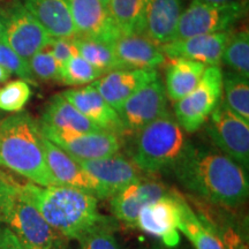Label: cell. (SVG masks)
<instances>
[{"mask_svg":"<svg viewBox=\"0 0 249 249\" xmlns=\"http://www.w3.org/2000/svg\"><path fill=\"white\" fill-rule=\"evenodd\" d=\"M2 186H4V178L0 177V198H1V192H2Z\"/></svg>","mask_w":249,"mask_h":249,"instance_id":"41","label":"cell"},{"mask_svg":"<svg viewBox=\"0 0 249 249\" xmlns=\"http://www.w3.org/2000/svg\"><path fill=\"white\" fill-rule=\"evenodd\" d=\"M181 13V0H147L142 35L160 46L166 44L176 37Z\"/></svg>","mask_w":249,"mask_h":249,"instance_id":"21","label":"cell"},{"mask_svg":"<svg viewBox=\"0 0 249 249\" xmlns=\"http://www.w3.org/2000/svg\"><path fill=\"white\" fill-rule=\"evenodd\" d=\"M173 172L187 191L211 204L234 209L248 198L247 173L220 151L188 147Z\"/></svg>","mask_w":249,"mask_h":249,"instance_id":"1","label":"cell"},{"mask_svg":"<svg viewBox=\"0 0 249 249\" xmlns=\"http://www.w3.org/2000/svg\"><path fill=\"white\" fill-rule=\"evenodd\" d=\"M21 5L36 18L52 38L77 37L71 15L65 0H21Z\"/></svg>","mask_w":249,"mask_h":249,"instance_id":"22","label":"cell"},{"mask_svg":"<svg viewBox=\"0 0 249 249\" xmlns=\"http://www.w3.org/2000/svg\"><path fill=\"white\" fill-rule=\"evenodd\" d=\"M207 133L220 152L247 171L249 166V123L220 101L208 119Z\"/></svg>","mask_w":249,"mask_h":249,"instance_id":"8","label":"cell"},{"mask_svg":"<svg viewBox=\"0 0 249 249\" xmlns=\"http://www.w3.org/2000/svg\"><path fill=\"white\" fill-rule=\"evenodd\" d=\"M120 70L156 68L165 64L160 46L142 34L123 35L112 45Z\"/></svg>","mask_w":249,"mask_h":249,"instance_id":"20","label":"cell"},{"mask_svg":"<svg viewBox=\"0 0 249 249\" xmlns=\"http://www.w3.org/2000/svg\"><path fill=\"white\" fill-rule=\"evenodd\" d=\"M40 133L77 160H101L120 151L119 135L111 132L77 133L54 130L39 126Z\"/></svg>","mask_w":249,"mask_h":249,"instance_id":"9","label":"cell"},{"mask_svg":"<svg viewBox=\"0 0 249 249\" xmlns=\"http://www.w3.org/2000/svg\"><path fill=\"white\" fill-rule=\"evenodd\" d=\"M0 249H33L17 238L7 226L0 223Z\"/></svg>","mask_w":249,"mask_h":249,"instance_id":"37","label":"cell"},{"mask_svg":"<svg viewBox=\"0 0 249 249\" xmlns=\"http://www.w3.org/2000/svg\"><path fill=\"white\" fill-rule=\"evenodd\" d=\"M76 241L79 242L77 249H121L110 227V222L95 226Z\"/></svg>","mask_w":249,"mask_h":249,"instance_id":"32","label":"cell"},{"mask_svg":"<svg viewBox=\"0 0 249 249\" xmlns=\"http://www.w3.org/2000/svg\"><path fill=\"white\" fill-rule=\"evenodd\" d=\"M147 0H110L107 8L121 35L142 34Z\"/></svg>","mask_w":249,"mask_h":249,"instance_id":"26","label":"cell"},{"mask_svg":"<svg viewBox=\"0 0 249 249\" xmlns=\"http://www.w3.org/2000/svg\"><path fill=\"white\" fill-rule=\"evenodd\" d=\"M39 126L65 132H104L76 110L61 93L52 96L45 105Z\"/></svg>","mask_w":249,"mask_h":249,"instance_id":"23","label":"cell"},{"mask_svg":"<svg viewBox=\"0 0 249 249\" xmlns=\"http://www.w3.org/2000/svg\"><path fill=\"white\" fill-rule=\"evenodd\" d=\"M189 147L185 130L169 111L138 133L132 160L142 172L173 170Z\"/></svg>","mask_w":249,"mask_h":249,"instance_id":"4","label":"cell"},{"mask_svg":"<svg viewBox=\"0 0 249 249\" xmlns=\"http://www.w3.org/2000/svg\"><path fill=\"white\" fill-rule=\"evenodd\" d=\"M33 95L29 83L18 79L0 88V110L11 113L22 112Z\"/></svg>","mask_w":249,"mask_h":249,"instance_id":"31","label":"cell"},{"mask_svg":"<svg viewBox=\"0 0 249 249\" xmlns=\"http://www.w3.org/2000/svg\"><path fill=\"white\" fill-rule=\"evenodd\" d=\"M158 77V71L156 68L116 70L103 74L91 85L118 112L130 96Z\"/></svg>","mask_w":249,"mask_h":249,"instance_id":"15","label":"cell"},{"mask_svg":"<svg viewBox=\"0 0 249 249\" xmlns=\"http://www.w3.org/2000/svg\"><path fill=\"white\" fill-rule=\"evenodd\" d=\"M222 62L231 71L249 79V33L247 29L231 33L224 49Z\"/></svg>","mask_w":249,"mask_h":249,"instance_id":"29","label":"cell"},{"mask_svg":"<svg viewBox=\"0 0 249 249\" xmlns=\"http://www.w3.org/2000/svg\"><path fill=\"white\" fill-rule=\"evenodd\" d=\"M73 42L81 57L101 71L103 74L120 70L111 44L83 37H75L73 38Z\"/></svg>","mask_w":249,"mask_h":249,"instance_id":"28","label":"cell"},{"mask_svg":"<svg viewBox=\"0 0 249 249\" xmlns=\"http://www.w3.org/2000/svg\"><path fill=\"white\" fill-rule=\"evenodd\" d=\"M170 191L161 182L140 180L127 186L111 197V213L129 227H136L140 211L143 207L166 195Z\"/></svg>","mask_w":249,"mask_h":249,"instance_id":"18","label":"cell"},{"mask_svg":"<svg viewBox=\"0 0 249 249\" xmlns=\"http://www.w3.org/2000/svg\"><path fill=\"white\" fill-rule=\"evenodd\" d=\"M205 2H213V4H225V2H231L234 0H202Z\"/></svg>","mask_w":249,"mask_h":249,"instance_id":"40","label":"cell"},{"mask_svg":"<svg viewBox=\"0 0 249 249\" xmlns=\"http://www.w3.org/2000/svg\"><path fill=\"white\" fill-rule=\"evenodd\" d=\"M103 75L101 71L90 65L80 54L71 58L60 66L59 81L62 85L71 87L85 86L92 83Z\"/></svg>","mask_w":249,"mask_h":249,"instance_id":"30","label":"cell"},{"mask_svg":"<svg viewBox=\"0 0 249 249\" xmlns=\"http://www.w3.org/2000/svg\"><path fill=\"white\" fill-rule=\"evenodd\" d=\"M207 66L186 58H172L165 71V91L170 101L182 99L200 82Z\"/></svg>","mask_w":249,"mask_h":249,"instance_id":"24","label":"cell"},{"mask_svg":"<svg viewBox=\"0 0 249 249\" xmlns=\"http://www.w3.org/2000/svg\"><path fill=\"white\" fill-rule=\"evenodd\" d=\"M53 55L58 64L64 65L71 58L79 54L76 46L74 45L73 39L70 38H53L51 43L46 46Z\"/></svg>","mask_w":249,"mask_h":249,"instance_id":"35","label":"cell"},{"mask_svg":"<svg viewBox=\"0 0 249 249\" xmlns=\"http://www.w3.org/2000/svg\"><path fill=\"white\" fill-rule=\"evenodd\" d=\"M77 161L87 172L101 182L107 198H111L127 186L142 180V171L133 160H127L123 155H119V152L101 160Z\"/></svg>","mask_w":249,"mask_h":249,"instance_id":"16","label":"cell"},{"mask_svg":"<svg viewBox=\"0 0 249 249\" xmlns=\"http://www.w3.org/2000/svg\"><path fill=\"white\" fill-rule=\"evenodd\" d=\"M5 21L4 42L27 61L53 39L22 5L14 6Z\"/></svg>","mask_w":249,"mask_h":249,"instance_id":"11","label":"cell"},{"mask_svg":"<svg viewBox=\"0 0 249 249\" xmlns=\"http://www.w3.org/2000/svg\"><path fill=\"white\" fill-rule=\"evenodd\" d=\"M180 201L181 196L169 192L147 204L140 211L136 227L147 234L160 239L167 247H177L180 242Z\"/></svg>","mask_w":249,"mask_h":249,"instance_id":"12","label":"cell"},{"mask_svg":"<svg viewBox=\"0 0 249 249\" xmlns=\"http://www.w3.org/2000/svg\"><path fill=\"white\" fill-rule=\"evenodd\" d=\"M223 96V71L219 66L205 68L200 82L188 95L174 104V118L187 133H195L205 124Z\"/></svg>","mask_w":249,"mask_h":249,"instance_id":"7","label":"cell"},{"mask_svg":"<svg viewBox=\"0 0 249 249\" xmlns=\"http://www.w3.org/2000/svg\"><path fill=\"white\" fill-rule=\"evenodd\" d=\"M222 101L233 113L249 123V79L231 71L223 73Z\"/></svg>","mask_w":249,"mask_h":249,"instance_id":"27","label":"cell"},{"mask_svg":"<svg viewBox=\"0 0 249 249\" xmlns=\"http://www.w3.org/2000/svg\"><path fill=\"white\" fill-rule=\"evenodd\" d=\"M231 31L193 36L188 38L174 39L160 45L165 57L186 58L201 62L205 66H219L222 64L223 52Z\"/></svg>","mask_w":249,"mask_h":249,"instance_id":"17","label":"cell"},{"mask_svg":"<svg viewBox=\"0 0 249 249\" xmlns=\"http://www.w3.org/2000/svg\"><path fill=\"white\" fill-rule=\"evenodd\" d=\"M12 74L9 73V71L6 70V68L0 66V83H4L6 82L9 79V76H11Z\"/></svg>","mask_w":249,"mask_h":249,"instance_id":"38","label":"cell"},{"mask_svg":"<svg viewBox=\"0 0 249 249\" xmlns=\"http://www.w3.org/2000/svg\"><path fill=\"white\" fill-rule=\"evenodd\" d=\"M99 1H101L103 5H104V6H107V5H108V1H110V0H99Z\"/></svg>","mask_w":249,"mask_h":249,"instance_id":"42","label":"cell"},{"mask_svg":"<svg viewBox=\"0 0 249 249\" xmlns=\"http://www.w3.org/2000/svg\"><path fill=\"white\" fill-rule=\"evenodd\" d=\"M5 15L0 14V42L4 40V34H5Z\"/></svg>","mask_w":249,"mask_h":249,"instance_id":"39","label":"cell"},{"mask_svg":"<svg viewBox=\"0 0 249 249\" xmlns=\"http://www.w3.org/2000/svg\"><path fill=\"white\" fill-rule=\"evenodd\" d=\"M28 65L35 79L42 81H59L60 65L58 64L48 48L33 55L28 60Z\"/></svg>","mask_w":249,"mask_h":249,"instance_id":"33","label":"cell"},{"mask_svg":"<svg viewBox=\"0 0 249 249\" xmlns=\"http://www.w3.org/2000/svg\"><path fill=\"white\" fill-rule=\"evenodd\" d=\"M0 223L30 248L65 249L64 238L46 223L18 183L5 179L0 198Z\"/></svg>","mask_w":249,"mask_h":249,"instance_id":"5","label":"cell"},{"mask_svg":"<svg viewBox=\"0 0 249 249\" xmlns=\"http://www.w3.org/2000/svg\"><path fill=\"white\" fill-rule=\"evenodd\" d=\"M42 142L46 164L57 186L79 189L93 195L97 200L107 198L101 182L87 172L75 158L65 152L54 143L49 141L44 136Z\"/></svg>","mask_w":249,"mask_h":249,"instance_id":"13","label":"cell"},{"mask_svg":"<svg viewBox=\"0 0 249 249\" xmlns=\"http://www.w3.org/2000/svg\"><path fill=\"white\" fill-rule=\"evenodd\" d=\"M39 124L27 112L0 121V166L35 185L57 186L45 160Z\"/></svg>","mask_w":249,"mask_h":249,"instance_id":"3","label":"cell"},{"mask_svg":"<svg viewBox=\"0 0 249 249\" xmlns=\"http://www.w3.org/2000/svg\"><path fill=\"white\" fill-rule=\"evenodd\" d=\"M178 231L191 241L195 249H223L222 241L214 226L208 220L201 219L182 197L180 201Z\"/></svg>","mask_w":249,"mask_h":249,"instance_id":"25","label":"cell"},{"mask_svg":"<svg viewBox=\"0 0 249 249\" xmlns=\"http://www.w3.org/2000/svg\"><path fill=\"white\" fill-rule=\"evenodd\" d=\"M70 8L71 20L77 31V37L113 43L121 35L112 20L107 6L99 0H65Z\"/></svg>","mask_w":249,"mask_h":249,"instance_id":"14","label":"cell"},{"mask_svg":"<svg viewBox=\"0 0 249 249\" xmlns=\"http://www.w3.org/2000/svg\"><path fill=\"white\" fill-rule=\"evenodd\" d=\"M217 233L222 241L223 249H248L247 241L233 226L224 225Z\"/></svg>","mask_w":249,"mask_h":249,"instance_id":"36","label":"cell"},{"mask_svg":"<svg viewBox=\"0 0 249 249\" xmlns=\"http://www.w3.org/2000/svg\"><path fill=\"white\" fill-rule=\"evenodd\" d=\"M246 11L247 6L240 0L225 4L192 0L180 15L174 39L229 31L244 17Z\"/></svg>","mask_w":249,"mask_h":249,"instance_id":"6","label":"cell"},{"mask_svg":"<svg viewBox=\"0 0 249 249\" xmlns=\"http://www.w3.org/2000/svg\"><path fill=\"white\" fill-rule=\"evenodd\" d=\"M165 87L160 77L139 89L124 103L118 111L124 127V133L138 134L167 112Z\"/></svg>","mask_w":249,"mask_h":249,"instance_id":"10","label":"cell"},{"mask_svg":"<svg viewBox=\"0 0 249 249\" xmlns=\"http://www.w3.org/2000/svg\"><path fill=\"white\" fill-rule=\"evenodd\" d=\"M18 187L46 223L64 239L77 240L108 220L99 213L97 198L86 192L64 186L42 187L33 182Z\"/></svg>","mask_w":249,"mask_h":249,"instance_id":"2","label":"cell"},{"mask_svg":"<svg viewBox=\"0 0 249 249\" xmlns=\"http://www.w3.org/2000/svg\"><path fill=\"white\" fill-rule=\"evenodd\" d=\"M61 95L77 111L105 132L124 134L118 112L105 101L104 97L92 85L83 88L65 90Z\"/></svg>","mask_w":249,"mask_h":249,"instance_id":"19","label":"cell"},{"mask_svg":"<svg viewBox=\"0 0 249 249\" xmlns=\"http://www.w3.org/2000/svg\"><path fill=\"white\" fill-rule=\"evenodd\" d=\"M0 66L6 68L11 74H15L21 80L36 85V79L31 73L28 61L14 52L4 40L0 42Z\"/></svg>","mask_w":249,"mask_h":249,"instance_id":"34","label":"cell"}]
</instances>
